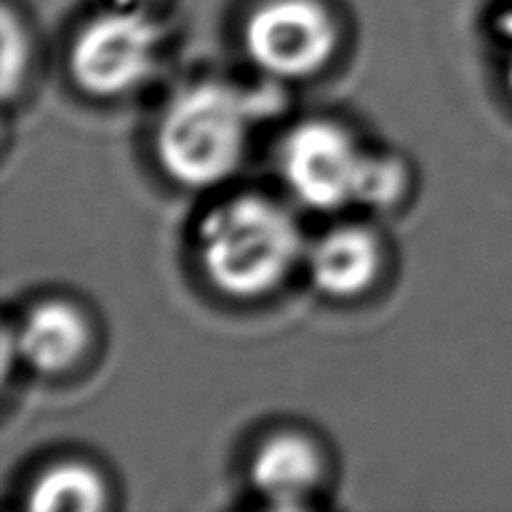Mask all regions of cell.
Returning <instances> with one entry per match:
<instances>
[{"label": "cell", "mask_w": 512, "mask_h": 512, "mask_svg": "<svg viewBox=\"0 0 512 512\" xmlns=\"http://www.w3.org/2000/svg\"><path fill=\"white\" fill-rule=\"evenodd\" d=\"M15 343L23 363L33 370L45 375L65 373L88 350V320L65 300H43L25 313Z\"/></svg>", "instance_id": "ba28073f"}, {"label": "cell", "mask_w": 512, "mask_h": 512, "mask_svg": "<svg viewBox=\"0 0 512 512\" xmlns=\"http://www.w3.org/2000/svg\"><path fill=\"white\" fill-rule=\"evenodd\" d=\"M495 28H498V33L503 35V38L512 40V8H505L503 13L498 15V23H495Z\"/></svg>", "instance_id": "7c38bea8"}, {"label": "cell", "mask_w": 512, "mask_h": 512, "mask_svg": "<svg viewBox=\"0 0 512 512\" xmlns=\"http://www.w3.org/2000/svg\"><path fill=\"white\" fill-rule=\"evenodd\" d=\"M25 35L23 30L15 28L13 23V15L5 10V18H3V48H5V95H13L15 88V78H23V70H25V60H28V48H25Z\"/></svg>", "instance_id": "8fae6325"}, {"label": "cell", "mask_w": 512, "mask_h": 512, "mask_svg": "<svg viewBox=\"0 0 512 512\" xmlns=\"http://www.w3.org/2000/svg\"><path fill=\"white\" fill-rule=\"evenodd\" d=\"M258 110L253 95L223 80L185 85L160 115L155 135L160 165L185 188L223 183L243 163Z\"/></svg>", "instance_id": "7a4b0ae2"}, {"label": "cell", "mask_w": 512, "mask_h": 512, "mask_svg": "<svg viewBox=\"0 0 512 512\" xmlns=\"http://www.w3.org/2000/svg\"><path fill=\"white\" fill-rule=\"evenodd\" d=\"M163 28L150 13L113 5L83 23L70 45V73L88 95L118 98L153 78Z\"/></svg>", "instance_id": "3957f363"}, {"label": "cell", "mask_w": 512, "mask_h": 512, "mask_svg": "<svg viewBox=\"0 0 512 512\" xmlns=\"http://www.w3.org/2000/svg\"><path fill=\"white\" fill-rule=\"evenodd\" d=\"M383 263L380 243L363 225H335L305 250L315 288L328 298H355L375 283Z\"/></svg>", "instance_id": "52a82bcc"}, {"label": "cell", "mask_w": 512, "mask_h": 512, "mask_svg": "<svg viewBox=\"0 0 512 512\" xmlns=\"http://www.w3.org/2000/svg\"><path fill=\"white\" fill-rule=\"evenodd\" d=\"M368 158L370 150L330 120L295 125L278 150L283 183L300 203L315 210L358 205Z\"/></svg>", "instance_id": "277c9868"}, {"label": "cell", "mask_w": 512, "mask_h": 512, "mask_svg": "<svg viewBox=\"0 0 512 512\" xmlns=\"http://www.w3.org/2000/svg\"><path fill=\"white\" fill-rule=\"evenodd\" d=\"M298 220L260 193L215 203L195 228V253L205 278L230 298H260L283 285L305 258Z\"/></svg>", "instance_id": "6da1fadb"}, {"label": "cell", "mask_w": 512, "mask_h": 512, "mask_svg": "<svg viewBox=\"0 0 512 512\" xmlns=\"http://www.w3.org/2000/svg\"><path fill=\"white\" fill-rule=\"evenodd\" d=\"M105 505V483L90 465L65 460L45 470L30 488L28 508L90 512Z\"/></svg>", "instance_id": "9c48e42d"}, {"label": "cell", "mask_w": 512, "mask_h": 512, "mask_svg": "<svg viewBox=\"0 0 512 512\" xmlns=\"http://www.w3.org/2000/svg\"><path fill=\"white\" fill-rule=\"evenodd\" d=\"M243 48L273 78H308L335 55L338 23L320 0H263L245 18Z\"/></svg>", "instance_id": "5b68a950"}, {"label": "cell", "mask_w": 512, "mask_h": 512, "mask_svg": "<svg viewBox=\"0 0 512 512\" xmlns=\"http://www.w3.org/2000/svg\"><path fill=\"white\" fill-rule=\"evenodd\" d=\"M408 188V168L395 155L370 153L360 185V203L370 208H390L398 203Z\"/></svg>", "instance_id": "30bf717a"}, {"label": "cell", "mask_w": 512, "mask_h": 512, "mask_svg": "<svg viewBox=\"0 0 512 512\" xmlns=\"http://www.w3.org/2000/svg\"><path fill=\"white\" fill-rule=\"evenodd\" d=\"M250 483L275 508H300L325 475L323 453L303 433L283 430L260 443L250 460Z\"/></svg>", "instance_id": "8992f818"}, {"label": "cell", "mask_w": 512, "mask_h": 512, "mask_svg": "<svg viewBox=\"0 0 512 512\" xmlns=\"http://www.w3.org/2000/svg\"><path fill=\"white\" fill-rule=\"evenodd\" d=\"M508 85H510V93H512V60H510V68H508Z\"/></svg>", "instance_id": "4fadbf2b"}]
</instances>
